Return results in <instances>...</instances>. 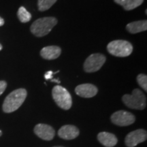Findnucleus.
<instances>
[{
  "instance_id": "f257e3e1",
  "label": "nucleus",
  "mask_w": 147,
  "mask_h": 147,
  "mask_svg": "<svg viewBox=\"0 0 147 147\" xmlns=\"http://www.w3.org/2000/svg\"><path fill=\"white\" fill-rule=\"evenodd\" d=\"M27 92L25 89H16L5 97L3 102L2 109L5 113H13L19 108L25 102Z\"/></svg>"
},
{
  "instance_id": "f03ea898",
  "label": "nucleus",
  "mask_w": 147,
  "mask_h": 147,
  "mask_svg": "<svg viewBox=\"0 0 147 147\" xmlns=\"http://www.w3.org/2000/svg\"><path fill=\"white\" fill-rule=\"evenodd\" d=\"M57 24V19L55 17L49 16L40 18L32 23L30 31L35 36L41 38L49 34Z\"/></svg>"
},
{
  "instance_id": "7ed1b4c3",
  "label": "nucleus",
  "mask_w": 147,
  "mask_h": 147,
  "mask_svg": "<svg viewBox=\"0 0 147 147\" xmlns=\"http://www.w3.org/2000/svg\"><path fill=\"white\" fill-rule=\"evenodd\" d=\"M122 100L125 105L131 109L143 110L146 106V95L139 89L133 90L131 95H124Z\"/></svg>"
},
{
  "instance_id": "20e7f679",
  "label": "nucleus",
  "mask_w": 147,
  "mask_h": 147,
  "mask_svg": "<svg viewBox=\"0 0 147 147\" xmlns=\"http://www.w3.org/2000/svg\"><path fill=\"white\" fill-rule=\"evenodd\" d=\"M108 53L119 57H125L131 54L133 46L126 40H117L110 42L107 46Z\"/></svg>"
},
{
  "instance_id": "39448f33",
  "label": "nucleus",
  "mask_w": 147,
  "mask_h": 147,
  "mask_svg": "<svg viewBox=\"0 0 147 147\" xmlns=\"http://www.w3.org/2000/svg\"><path fill=\"white\" fill-rule=\"evenodd\" d=\"M53 98L59 107L63 110L70 109L72 105V99L68 91L61 86L57 85L52 90Z\"/></svg>"
},
{
  "instance_id": "423d86ee",
  "label": "nucleus",
  "mask_w": 147,
  "mask_h": 147,
  "mask_svg": "<svg viewBox=\"0 0 147 147\" xmlns=\"http://www.w3.org/2000/svg\"><path fill=\"white\" fill-rule=\"evenodd\" d=\"M106 58L105 55L100 53H95L88 57L84 63V69L86 72H95L101 69L105 63Z\"/></svg>"
},
{
  "instance_id": "0eeeda50",
  "label": "nucleus",
  "mask_w": 147,
  "mask_h": 147,
  "mask_svg": "<svg viewBox=\"0 0 147 147\" xmlns=\"http://www.w3.org/2000/svg\"><path fill=\"white\" fill-rule=\"evenodd\" d=\"M113 123L116 125L124 127L133 124L136 121V117L133 114L125 110H119L114 113L110 117Z\"/></svg>"
},
{
  "instance_id": "6e6552de",
  "label": "nucleus",
  "mask_w": 147,
  "mask_h": 147,
  "mask_svg": "<svg viewBox=\"0 0 147 147\" xmlns=\"http://www.w3.org/2000/svg\"><path fill=\"white\" fill-rule=\"evenodd\" d=\"M147 138L146 131L139 129L129 133L125 139V145L128 147H134L140 143L144 142Z\"/></svg>"
},
{
  "instance_id": "1a4fd4ad",
  "label": "nucleus",
  "mask_w": 147,
  "mask_h": 147,
  "mask_svg": "<svg viewBox=\"0 0 147 147\" xmlns=\"http://www.w3.org/2000/svg\"><path fill=\"white\" fill-rule=\"evenodd\" d=\"M34 133L40 138L45 140H51L55 136V130L52 127L47 124L39 123L34 127Z\"/></svg>"
},
{
  "instance_id": "9d476101",
  "label": "nucleus",
  "mask_w": 147,
  "mask_h": 147,
  "mask_svg": "<svg viewBox=\"0 0 147 147\" xmlns=\"http://www.w3.org/2000/svg\"><path fill=\"white\" fill-rule=\"evenodd\" d=\"M75 92L78 96L84 98H90L97 95L98 89L93 84L87 83L77 86L75 89Z\"/></svg>"
},
{
  "instance_id": "9b49d317",
  "label": "nucleus",
  "mask_w": 147,
  "mask_h": 147,
  "mask_svg": "<svg viewBox=\"0 0 147 147\" xmlns=\"http://www.w3.org/2000/svg\"><path fill=\"white\" fill-rule=\"evenodd\" d=\"M80 131L76 126L71 125H65L62 126L58 131V136L64 140H73L79 136Z\"/></svg>"
},
{
  "instance_id": "f8f14e48",
  "label": "nucleus",
  "mask_w": 147,
  "mask_h": 147,
  "mask_svg": "<svg viewBox=\"0 0 147 147\" xmlns=\"http://www.w3.org/2000/svg\"><path fill=\"white\" fill-rule=\"evenodd\" d=\"M61 53V49L57 46H49L44 47L40 51L42 58L47 60H53L58 58Z\"/></svg>"
},
{
  "instance_id": "ddd939ff",
  "label": "nucleus",
  "mask_w": 147,
  "mask_h": 147,
  "mask_svg": "<svg viewBox=\"0 0 147 147\" xmlns=\"http://www.w3.org/2000/svg\"><path fill=\"white\" fill-rule=\"evenodd\" d=\"M97 140L103 146L106 147H113L118 142V140L115 135L106 131L98 134Z\"/></svg>"
},
{
  "instance_id": "4468645a",
  "label": "nucleus",
  "mask_w": 147,
  "mask_h": 147,
  "mask_svg": "<svg viewBox=\"0 0 147 147\" xmlns=\"http://www.w3.org/2000/svg\"><path fill=\"white\" fill-rule=\"evenodd\" d=\"M126 29L132 34L144 32L147 29V21L142 20V21L132 22L127 25Z\"/></svg>"
},
{
  "instance_id": "2eb2a0df",
  "label": "nucleus",
  "mask_w": 147,
  "mask_h": 147,
  "mask_svg": "<svg viewBox=\"0 0 147 147\" xmlns=\"http://www.w3.org/2000/svg\"><path fill=\"white\" fill-rule=\"evenodd\" d=\"M117 4L121 5L125 10H132L144 2V0H114Z\"/></svg>"
},
{
  "instance_id": "dca6fc26",
  "label": "nucleus",
  "mask_w": 147,
  "mask_h": 147,
  "mask_svg": "<svg viewBox=\"0 0 147 147\" xmlns=\"http://www.w3.org/2000/svg\"><path fill=\"white\" fill-rule=\"evenodd\" d=\"M17 16L18 19L20 20V21L21 23H27L31 20L32 18V14L27 11L24 7L21 6L18 9V12H17Z\"/></svg>"
},
{
  "instance_id": "f3484780",
  "label": "nucleus",
  "mask_w": 147,
  "mask_h": 147,
  "mask_svg": "<svg viewBox=\"0 0 147 147\" xmlns=\"http://www.w3.org/2000/svg\"><path fill=\"white\" fill-rule=\"evenodd\" d=\"M57 0H38V10L41 12L50 9Z\"/></svg>"
},
{
  "instance_id": "a211bd4d",
  "label": "nucleus",
  "mask_w": 147,
  "mask_h": 147,
  "mask_svg": "<svg viewBox=\"0 0 147 147\" xmlns=\"http://www.w3.org/2000/svg\"><path fill=\"white\" fill-rule=\"evenodd\" d=\"M138 83L145 91H147V76L143 74L138 75L137 76Z\"/></svg>"
},
{
  "instance_id": "6ab92c4d",
  "label": "nucleus",
  "mask_w": 147,
  "mask_h": 147,
  "mask_svg": "<svg viewBox=\"0 0 147 147\" xmlns=\"http://www.w3.org/2000/svg\"><path fill=\"white\" fill-rule=\"evenodd\" d=\"M7 87V82L4 80H1L0 81V95L4 92V91Z\"/></svg>"
},
{
  "instance_id": "aec40b11",
  "label": "nucleus",
  "mask_w": 147,
  "mask_h": 147,
  "mask_svg": "<svg viewBox=\"0 0 147 147\" xmlns=\"http://www.w3.org/2000/svg\"><path fill=\"white\" fill-rule=\"evenodd\" d=\"M59 71H56V72L54 73L53 71H48L45 73V78L46 80H50V79L51 80V79L53 78V75L54 74H57V72H59Z\"/></svg>"
},
{
  "instance_id": "412c9836",
  "label": "nucleus",
  "mask_w": 147,
  "mask_h": 147,
  "mask_svg": "<svg viewBox=\"0 0 147 147\" xmlns=\"http://www.w3.org/2000/svg\"><path fill=\"white\" fill-rule=\"evenodd\" d=\"M4 25V20L0 16V27L2 26V25Z\"/></svg>"
},
{
  "instance_id": "4be33fe9",
  "label": "nucleus",
  "mask_w": 147,
  "mask_h": 147,
  "mask_svg": "<svg viewBox=\"0 0 147 147\" xmlns=\"http://www.w3.org/2000/svg\"><path fill=\"white\" fill-rule=\"evenodd\" d=\"M51 81L52 82H57V83H60V80H59L58 79H51Z\"/></svg>"
},
{
  "instance_id": "5701e85b",
  "label": "nucleus",
  "mask_w": 147,
  "mask_h": 147,
  "mask_svg": "<svg viewBox=\"0 0 147 147\" xmlns=\"http://www.w3.org/2000/svg\"><path fill=\"white\" fill-rule=\"evenodd\" d=\"M2 45H1V44H0V51H1V50H2Z\"/></svg>"
},
{
  "instance_id": "b1692460",
  "label": "nucleus",
  "mask_w": 147,
  "mask_h": 147,
  "mask_svg": "<svg viewBox=\"0 0 147 147\" xmlns=\"http://www.w3.org/2000/svg\"><path fill=\"white\" fill-rule=\"evenodd\" d=\"M1 135H2V132H1V130H0V136H1Z\"/></svg>"
},
{
  "instance_id": "393cba45",
  "label": "nucleus",
  "mask_w": 147,
  "mask_h": 147,
  "mask_svg": "<svg viewBox=\"0 0 147 147\" xmlns=\"http://www.w3.org/2000/svg\"><path fill=\"white\" fill-rule=\"evenodd\" d=\"M53 147H64V146H53Z\"/></svg>"
}]
</instances>
